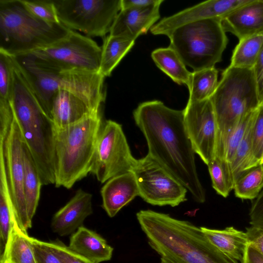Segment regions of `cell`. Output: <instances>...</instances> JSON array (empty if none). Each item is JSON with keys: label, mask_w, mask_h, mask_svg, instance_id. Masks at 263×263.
Listing matches in <instances>:
<instances>
[{"label": "cell", "mask_w": 263, "mask_h": 263, "mask_svg": "<svg viewBox=\"0 0 263 263\" xmlns=\"http://www.w3.org/2000/svg\"><path fill=\"white\" fill-rule=\"evenodd\" d=\"M260 105H263V45L253 67Z\"/></svg>", "instance_id": "obj_40"}, {"label": "cell", "mask_w": 263, "mask_h": 263, "mask_svg": "<svg viewBox=\"0 0 263 263\" xmlns=\"http://www.w3.org/2000/svg\"><path fill=\"white\" fill-rule=\"evenodd\" d=\"M218 73L215 67L191 72L187 85L190 94L188 102L210 99L218 84Z\"/></svg>", "instance_id": "obj_29"}, {"label": "cell", "mask_w": 263, "mask_h": 263, "mask_svg": "<svg viewBox=\"0 0 263 263\" xmlns=\"http://www.w3.org/2000/svg\"><path fill=\"white\" fill-rule=\"evenodd\" d=\"M250 0H211L200 3L171 16L165 17L150 29L154 35L167 36L177 27L197 21L222 19Z\"/></svg>", "instance_id": "obj_15"}, {"label": "cell", "mask_w": 263, "mask_h": 263, "mask_svg": "<svg viewBox=\"0 0 263 263\" xmlns=\"http://www.w3.org/2000/svg\"><path fill=\"white\" fill-rule=\"evenodd\" d=\"M249 243L263 255V230L252 227L247 228Z\"/></svg>", "instance_id": "obj_41"}, {"label": "cell", "mask_w": 263, "mask_h": 263, "mask_svg": "<svg viewBox=\"0 0 263 263\" xmlns=\"http://www.w3.org/2000/svg\"><path fill=\"white\" fill-rule=\"evenodd\" d=\"M32 52L63 70L99 72L101 47L90 37L73 30L51 45Z\"/></svg>", "instance_id": "obj_12"}, {"label": "cell", "mask_w": 263, "mask_h": 263, "mask_svg": "<svg viewBox=\"0 0 263 263\" xmlns=\"http://www.w3.org/2000/svg\"><path fill=\"white\" fill-rule=\"evenodd\" d=\"M207 166L212 180V187L218 195L224 198L227 197L233 188L230 182L227 164L219 159L215 157Z\"/></svg>", "instance_id": "obj_32"}, {"label": "cell", "mask_w": 263, "mask_h": 263, "mask_svg": "<svg viewBox=\"0 0 263 263\" xmlns=\"http://www.w3.org/2000/svg\"><path fill=\"white\" fill-rule=\"evenodd\" d=\"M133 117L146 139L148 154L181 182L195 201L204 202L205 193L197 172L183 110L169 108L160 101H149L139 104Z\"/></svg>", "instance_id": "obj_1"}, {"label": "cell", "mask_w": 263, "mask_h": 263, "mask_svg": "<svg viewBox=\"0 0 263 263\" xmlns=\"http://www.w3.org/2000/svg\"><path fill=\"white\" fill-rule=\"evenodd\" d=\"M36 263H63L48 242L30 237Z\"/></svg>", "instance_id": "obj_36"}, {"label": "cell", "mask_w": 263, "mask_h": 263, "mask_svg": "<svg viewBox=\"0 0 263 263\" xmlns=\"http://www.w3.org/2000/svg\"><path fill=\"white\" fill-rule=\"evenodd\" d=\"M135 42L109 34L105 37L101 47L99 73L104 78L110 76L114 68L133 47Z\"/></svg>", "instance_id": "obj_26"}, {"label": "cell", "mask_w": 263, "mask_h": 263, "mask_svg": "<svg viewBox=\"0 0 263 263\" xmlns=\"http://www.w3.org/2000/svg\"><path fill=\"white\" fill-rule=\"evenodd\" d=\"M253 200L249 213L251 227L263 230V189Z\"/></svg>", "instance_id": "obj_39"}, {"label": "cell", "mask_w": 263, "mask_h": 263, "mask_svg": "<svg viewBox=\"0 0 263 263\" xmlns=\"http://www.w3.org/2000/svg\"><path fill=\"white\" fill-rule=\"evenodd\" d=\"M210 100L217 126L215 157L225 162L227 144L240 119L260 106L253 69L229 66Z\"/></svg>", "instance_id": "obj_6"}, {"label": "cell", "mask_w": 263, "mask_h": 263, "mask_svg": "<svg viewBox=\"0 0 263 263\" xmlns=\"http://www.w3.org/2000/svg\"><path fill=\"white\" fill-rule=\"evenodd\" d=\"M163 0H121V9L144 8L161 5Z\"/></svg>", "instance_id": "obj_42"}, {"label": "cell", "mask_w": 263, "mask_h": 263, "mask_svg": "<svg viewBox=\"0 0 263 263\" xmlns=\"http://www.w3.org/2000/svg\"><path fill=\"white\" fill-rule=\"evenodd\" d=\"M6 263H7V262H6Z\"/></svg>", "instance_id": "obj_44"}, {"label": "cell", "mask_w": 263, "mask_h": 263, "mask_svg": "<svg viewBox=\"0 0 263 263\" xmlns=\"http://www.w3.org/2000/svg\"><path fill=\"white\" fill-rule=\"evenodd\" d=\"M252 152L255 162L258 165L263 164V105L258 108L252 128Z\"/></svg>", "instance_id": "obj_35"}, {"label": "cell", "mask_w": 263, "mask_h": 263, "mask_svg": "<svg viewBox=\"0 0 263 263\" xmlns=\"http://www.w3.org/2000/svg\"><path fill=\"white\" fill-rule=\"evenodd\" d=\"M263 33V32H262Z\"/></svg>", "instance_id": "obj_45"}, {"label": "cell", "mask_w": 263, "mask_h": 263, "mask_svg": "<svg viewBox=\"0 0 263 263\" xmlns=\"http://www.w3.org/2000/svg\"><path fill=\"white\" fill-rule=\"evenodd\" d=\"M103 122L100 111L74 123L55 127V186L72 188L90 174Z\"/></svg>", "instance_id": "obj_5"}, {"label": "cell", "mask_w": 263, "mask_h": 263, "mask_svg": "<svg viewBox=\"0 0 263 263\" xmlns=\"http://www.w3.org/2000/svg\"><path fill=\"white\" fill-rule=\"evenodd\" d=\"M24 144L14 118L5 140L0 141V151L3 155L15 221L18 228L27 233L32 222L27 216L24 195Z\"/></svg>", "instance_id": "obj_13"}, {"label": "cell", "mask_w": 263, "mask_h": 263, "mask_svg": "<svg viewBox=\"0 0 263 263\" xmlns=\"http://www.w3.org/2000/svg\"><path fill=\"white\" fill-rule=\"evenodd\" d=\"M151 57L157 66L178 84H188L191 72L171 47L154 50Z\"/></svg>", "instance_id": "obj_28"}, {"label": "cell", "mask_w": 263, "mask_h": 263, "mask_svg": "<svg viewBox=\"0 0 263 263\" xmlns=\"http://www.w3.org/2000/svg\"><path fill=\"white\" fill-rule=\"evenodd\" d=\"M36 17L50 23H60L52 0H21Z\"/></svg>", "instance_id": "obj_33"}, {"label": "cell", "mask_w": 263, "mask_h": 263, "mask_svg": "<svg viewBox=\"0 0 263 263\" xmlns=\"http://www.w3.org/2000/svg\"><path fill=\"white\" fill-rule=\"evenodd\" d=\"M136 160L122 125L106 120L99 134L90 174L104 183L117 175L132 171Z\"/></svg>", "instance_id": "obj_10"}, {"label": "cell", "mask_w": 263, "mask_h": 263, "mask_svg": "<svg viewBox=\"0 0 263 263\" xmlns=\"http://www.w3.org/2000/svg\"><path fill=\"white\" fill-rule=\"evenodd\" d=\"M16 223L7 179L3 155L0 154V258L5 251L13 227Z\"/></svg>", "instance_id": "obj_24"}, {"label": "cell", "mask_w": 263, "mask_h": 263, "mask_svg": "<svg viewBox=\"0 0 263 263\" xmlns=\"http://www.w3.org/2000/svg\"><path fill=\"white\" fill-rule=\"evenodd\" d=\"M185 129L195 154L208 165L215 157L217 126L210 100L188 102L183 109Z\"/></svg>", "instance_id": "obj_14"}, {"label": "cell", "mask_w": 263, "mask_h": 263, "mask_svg": "<svg viewBox=\"0 0 263 263\" xmlns=\"http://www.w3.org/2000/svg\"><path fill=\"white\" fill-rule=\"evenodd\" d=\"M170 47L185 66L194 71L214 68L221 60L228 43L221 19L209 18L189 23L168 36Z\"/></svg>", "instance_id": "obj_8"}, {"label": "cell", "mask_w": 263, "mask_h": 263, "mask_svg": "<svg viewBox=\"0 0 263 263\" xmlns=\"http://www.w3.org/2000/svg\"><path fill=\"white\" fill-rule=\"evenodd\" d=\"M226 32H230L239 40L263 33V0H250L221 20Z\"/></svg>", "instance_id": "obj_19"}, {"label": "cell", "mask_w": 263, "mask_h": 263, "mask_svg": "<svg viewBox=\"0 0 263 263\" xmlns=\"http://www.w3.org/2000/svg\"><path fill=\"white\" fill-rule=\"evenodd\" d=\"M1 263H36L29 237L15 223L11 232Z\"/></svg>", "instance_id": "obj_27"}, {"label": "cell", "mask_w": 263, "mask_h": 263, "mask_svg": "<svg viewBox=\"0 0 263 263\" xmlns=\"http://www.w3.org/2000/svg\"><path fill=\"white\" fill-rule=\"evenodd\" d=\"M263 45V33L239 40L233 51L230 66L253 69Z\"/></svg>", "instance_id": "obj_30"}, {"label": "cell", "mask_w": 263, "mask_h": 263, "mask_svg": "<svg viewBox=\"0 0 263 263\" xmlns=\"http://www.w3.org/2000/svg\"><path fill=\"white\" fill-rule=\"evenodd\" d=\"M48 243L63 263H95L72 251L59 240Z\"/></svg>", "instance_id": "obj_37"}, {"label": "cell", "mask_w": 263, "mask_h": 263, "mask_svg": "<svg viewBox=\"0 0 263 263\" xmlns=\"http://www.w3.org/2000/svg\"><path fill=\"white\" fill-rule=\"evenodd\" d=\"M99 111L100 107L91 101L69 91L60 89L52 99L50 117L55 127H62Z\"/></svg>", "instance_id": "obj_16"}, {"label": "cell", "mask_w": 263, "mask_h": 263, "mask_svg": "<svg viewBox=\"0 0 263 263\" xmlns=\"http://www.w3.org/2000/svg\"><path fill=\"white\" fill-rule=\"evenodd\" d=\"M256 109L244 116L229 136L225 154V162L227 165L228 168V165L232 161L237 147L245 135L250 120Z\"/></svg>", "instance_id": "obj_34"}, {"label": "cell", "mask_w": 263, "mask_h": 263, "mask_svg": "<svg viewBox=\"0 0 263 263\" xmlns=\"http://www.w3.org/2000/svg\"><path fill=\"white\" fill-rule=\"evenodd\" d=\"M160 5L121 9L112 25L109 35L135 41L139 36L146 34L159 19Z\"/></svg>", "instance_id": "obj_17"}, {"label": "cell", "mask_w": 263, "mask_h": 263, "mask_svg": "<svg viewBox=\"0 0 263 263\" xmlns=\"http://www.w3.org/2000/svg\"><path fill=\"white\" fill-rule=\"evenodd\" d=\"M131 172L135 176L139 196L147 203L175 207L187 200V189L149 154L136 159Z\"/></svg>", "instance_id": "obj_11"}, {"label": "cell", "mask_w": 263, "mask_h": 263, "mask_svg": "<svg viewBox=\"0 0 263 263\" xmlns=\"http://www.w3.org/2000/svg\"><path fill=\"white\" fill-rule=\"evenodd\" d=\"M102 207L110 217L139 196L135 176L132 172L117 175L107 180L100 190Z\"/></svg>", "instance_id": "obj_20"}, {"label": "cell", "mask_w": 263, "mask_h": 263, "mask_svg": "<svg viewBox=\"0 0 263 263\" xmlns=\"http://www.w3.org/2000/svg\"><path fill=\"white\" fill-rule=\"evenodd\" d=\"M10 99L0 97L1 142L5 140L14 119Z\"/></svg>", "instance_id": "obj_38"}, {"label": "cell", "mask_w": 263, "mask_h": 263, "mask_svg": "<svg viewBox=\"0 0 263 263\" xmlns=\"http://www.w3.org/2000/svg\"><path fill=\"white\" fill-rule=\"evenodd\" d=\"M10 100L14 118L42 185L54 184L55 126L15 64Z\"/></svg>", "instance_id": "obj_3"}, {"label": "cell", "mask_w": 263, "mask_h": 263, "mask_svg": "<svg viewBox=\"0 0 263 263\" xmlns=\"http://www.w3.org/2000/svg\"><path fill=\"white\" fill-rule=\"evenodd\" d=\"M258 108L253 112L245 135L232 161L228 165L230 182L233 190L237 180L247 172L258 165L253 157L252 152V131Z\"/></svg>", "instance_id": "obj_23"}, {"label": "cell", "mask_w": 263, "mask_h": 263, "mask_svg": "<svg viewBox=\"0 0 263 263\" xmlns=\"http://www.w3.org/2000/svg\"><path fill=\"white\" fill-rule=\"evenodd\" d=\"M24 162V195L27 216L29 221L32 222L38 206L41 188L43 185L35 163L25 144Z\"/></svg>", "instance_id": "obj_25"}, {"label": "cell", "mask_w": 263, "mask_h": 263, "mask_svg": "<svg viewBox=\"0 0 263 263\" xmlns=\"http://www.w3.org/2000/svg\"><path fill=\"white\" fill-rule=\"evenodd\" d=\"M11 57L50 118L52 99L60 89L73 92L98 106L105 100V78L99 72L63 70L31 52Z\"/></svg>", "instance_id": "obj_4"}, {"label": "cell", "mask_w": 263, "mask_h": 263, "mask_svg": "<svg viewBox=\"0 0 263 263\" xmlns=\"http://www.w3.org/2000/svg\"><path fill=\"white\" fill-rule=\"evenodd\" d=\"M68 247L95 263L110 260L113 252V248L103 237L83 226L72 234Z\"/></svg>", "instance_id": "obj_21"}, {"label": "cell", "mask_w": 263, "mask_h": 263, "mask_svg": "<svg viewBox=\"0 0 263 263\" xmlns=\"http://www.w3.org/2000/svg\"><path fill=\"white\" fill-rule=\"evenodd\" d=\"M91 194L81 189L54 215L52 231L60 236L73 234L82 226L84 220L93 212Z\"/></svg>", "instance_id": "obj_18"}, {"label": "cell", "mask_w": 263, "mask_h": 263, "mask_svg": "<svg viewBox=\"0 0 263 263\" xmlns=\"http://www.w3.org/2000/svg\"><path fill=\"white\" fill-rule=\"evenodd\" d=\"M242 263H263V255L249 243Z\"/></svg>", "instance_id": "obj_43"}, {"label": "cell", "mask_w": 263, "mask_h": 263, "mask_svg": "<svg viewBox=\"0 0 263 263\" xmlns=\"http://www.w3.org/2000/svg\"><path fill=\"white\" fill-rule=\"evenodd\" d=\"M71 30L32 14L21 0H0V51L14 56L44 48Z\"/></svg>", "instance_id": "obj_7"}, {"label": "cell", "mask_w": 263, "mask_h": 263, "mask_svg": "<svg viewBox=\"0 0 263 263\" xmlns=\"http://www.w3.org/2000/svg\"><path fill=\"white\" fill-rule=\"evenodd\" d=\"M61 24L90 36L109 32L121 0H52Z\"/></svg>", "instance_id": "obj_9"}, {"label": "cell", "mask_w": 263, "mask_h": 263, "mask_svg": "<svg viewBox=\"0 0 263 263\" xmlns=\"http://www.w3.org/2000/svg\"><path fill=\"white\" fill-rule=\"evenodd\" d=\"M263 189V164L253 167L235 182L233 190L236 197L254 200Z\"/></svg>", "instance_id": "obj_31"}, {"label": "cell", "mask_w": 263, "mask_h": 263, "mask_svg": "<svg viewBox=\"0 0 263 263\" xmlns=\"http://www.w3.org/2000/svg\"><path fill=\"white\" fill-rule=\"evenodd\" d=\"M150 247L160 263H239L228 257L192 223L151 210L136 214Z\"/></svg>", "instance_id": "obj_2"}, {"label": "cell", "mask_w": 263, "mask_h": 263, "mask_svg": "<svg viewBox=\"0 0 263 263\" xmlns=\"http://www.w3.org/2000/svg\"><path fill=\"white\" fill-rule=\"evenodd\" d=\"M204 235L223 254L239 263H242L249 245L246 232L233 227L218 230L200 227Z\"/></svg>", "instance_id": "obj_22"}]
</instances>
